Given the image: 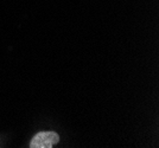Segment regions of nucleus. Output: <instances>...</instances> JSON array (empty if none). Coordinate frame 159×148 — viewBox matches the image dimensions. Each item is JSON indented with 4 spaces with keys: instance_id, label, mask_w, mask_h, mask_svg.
Masks as SVG:
<instances>
[{
    "instance_id": "obj_1",
    "label": "nucleus",
    "mask_w": 159,
    "mask_h": 148,
    "mask_svg": "<svg viewBox=\"0 0 159 148\" xmlns=\"http://www.w3.org/2000/svg\"><path fill=\"white\" fill-rule=\"evenodd\" d=\"M60 142V135L55 132H40L32 137L30 148H51Z\"/></svg>"
}]
</instances>
